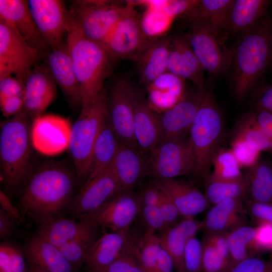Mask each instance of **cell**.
<instances>
[{"label":"cell","mask_w":272,"mask_h":272,"mask_svg":"<svg viewBox=\"0 0 272 272\" xmlns=\"http://www.w3.org/2000/svg\"><path fill=\"white\" fill-rule=\"evenodd\" d=\"M75 179L61 164L44 165L29 178L20 197V211L40 225L60 217L72 197Z\"/></svg>","instance_id":"cell-1"},{"label":"cell","mask_w":272,"mask_h":272,"mask_svg":"<svg viewBox=\"0 0 272 272\" xmlns=\"http://www.w3.org/2000/svg\"><path fill=\"white\" fill-rule=\"evenodd\" d=\"M271 28L272 21L266 15L241 34L231 53L232 86L238 100L249 95L271 61Z\"/></svg>","instance_id":"cell-2"},{"label":"cell","mask_w":272,"mask_h":272,"mask_svg":"<svg viewBox=\"0 0 272 272\" xmlns=\"http://www.w3.org/2000/svg\"><path fill=\"white\" fill-rule=\"evenodd\" d=\"M66 43L80 83L82 106L94 101L104 90V81L111 73L112 60L101 45L84 35L73 19Z\"/></svg>","instance_id":"cell-3"},{"label":"cell","mask_w":272,"mask_h":272,"mask_svg":"<svg viewBox=\"0 0 272 272\" xmlns=\"http://www.w3.org/2000/svg\"><path fill=\"white\" fill-rule=\"evenodd\" d=\"M32 121L23 109L1 125V166L3 180L9 187L18 186L26 176L32 147Z\"/></svg>","instance_id":"cell-4"},{"label":"cell","mask_w":272,"mask_h":272,"mask_svg":"<svg viewBox=\"0 0 272 272\" xmlns=\"http://www.w3.org/2000/svg\"><path fill=\"white\" fill-rule=\"evenodd\" d=\"M224 121L213 95L205 91L203 98L189 131V140L193 149L194 174L207 177L214 158L221 149Z\"/></svg>","instance_id":"cell-5"},{"label":"cell","mask_w":272,"mask_h":272,"mask_svg":"<svg viewBox=\"0 0 272 272\" xmlns=\"http://www.w3.org/2000/svg\"><path fill=\"white\" fill-rule=\"evenodd\" d=\"M107 118L108 97L104 89L94 101L82 106L72 125L68 150L78 181H86L88 177L93 148Z\"/></svg>","instance_id":"cell-6"},{"label":"cell","mask_w":272,"mask_h":272,"mask_svg":"<svg viewBox=\"0 0 272 272\" xmlns=\"http://www.w3.org/2000/svg\"><path fill=\"white\" fill-rule=\"evenodd\" d=\"M127 6V1L78 0L70 12L84 35L102 46Z\"/></svg>","instance_id":"cell-7"},{"label":"cell","mask_w":272,"mask_h":272,"mask_svg":"<svg viewBox=\"0 0 272 272\" xmlns=\"http://www.w3.org/2000/svg\"><path fill=\"white\" fill-rule=\"evenodd\" d=\"M127 1L125 12L102 46L112 61L137 62L151 40L142 28L133 1Z\"/></svg>","instance_id":"cell-8"},{"label":"cell","mask_w":272,"mask_h":272,"mask_svg":"<svg viewBox=\"0 0 272 272\" xmlns=\"http://www.w3.org/2000/svg\"><path fill=\"white\" fill-rule=\"evenodd\" d=\"M150 153L149 171L158 179L194 173L195 159L189 139L161 141Z\"/></svg>","instance_id":"cell-9"},{"label":"cell","mask_w":272,"mask_h":272,"mask_svg":"<svg viewBox=\"0 0 272 272\" xmlns=\"http://www.w3.org/2000/svg\"><path fill=\"white\" fill-rule=\"evenodd\" d=\"M39 52L13 27L0 20V78L14 75L25 84Z\"/></svg>","instance_id":"cell-10"},{"label":"cell","mask_w":272,"mask_h":272,"mask_svg":"<svg viewBox=\"0 0 272 272\" xmlns=\"http://www.w3.org/2000/svg\"><path fill=\"white\" fill-rule=\"evenodd\" d=\"M185 36L205 71L218 76L228 69L231 63V53L225 50L219 37L207 25L192 21Z\"/></svg>","instance_id":"cell-11"},{"label":"cell","mask_w":272,"mask_h":272,"mask_svg":"<svg viewBox=\"0 0 272 272\" xmlns=\"http://www.w3.org/2000/svg\"><path fill=\"white\" fill-rule=\"evenodd\" d=\"M28 6L36 26L51 49L63 42L72 21V17L61 1L29 0Z\"/></svg>","instance_id":"cell-12"},{"label":"cell","mask_w":272,"mask_h":272,"mask_svg":"<svg viewBox=\"0 0 272 272\" xmlns=\"http://www.w3.org/2000/svg\"><path fill=\"white\" fill-rule=\"evenodd\" d=\"M131 83L118 79L108 98V121L119 141L139 151L134 134V112L130 95Z\"/></svg>","instance_id":"cell-13"},{"label":"cell","mask_w":272,"mask_h":272,"mask_svg":"<svg viewBox=\"0 0 272 272\" xmlns=\"http://www.w3.org/2000/svg\"><path fill=\"white\" fill-rule=\"evenodd\" d=\"M139 196L129 191L122 192L107 201L97 210L81 216L98 228H106L112 232H128L141 211Z\"/></svg>","instance_id":"cell-14"},{"label":"cell","mask_w":272,"mask_h":272,"mask_svg":"<svg viewBox=\"0 0 272 272\" xmlns=\"http://www.w3.org/2000/svg\"><path fill=\"white\" fill-rule=\"evenodd\" d=\"M72 124L68 119L57 115L42 114L32 121V147L39 153L55 156L68 149Z\"/></svg>","instance_id":"cell-15"},{"label":"cell","mask_w":272,"mask_h":272,"mask_svg":"<svg viewBox=\"0 0 272 272\" xmlns=\"http://www.w3.org/2000/svg\"><path fill=\"white\" fill-rule=\"evenodd\" d=\"M122 192L110 166L103 173L86 181L72 203V213L81 216L91 213Z\"/></svg>","instance_id":"cell-16"},{"label":"cell","mask_w":272,"mask_h":272,"mask_svg":"<svg viewBox=\"0 0 272 272\" xmlns=\"http://www.w3.org/2000/svg\"><path fill=\"white\" fill-rule=\"evenodd\" d=\"M56 83L48 66H36L26 80L23 109L33 120L43 114L57 96Z\"/></svg>","instance_id":"cell-17"},{"label":"cell","mask_w":272,"mask_h":272,"mask_svg":"<svg viewBox=\"0 0 272 272\" xmlns=\"http://www.w3.org/2000/svg\"><path fill=\"white\" fill-rule=\"evenodd\" d=\"M205 90H199L185 98L174 107L159 114L163 141L184 139L189 131L202 101Z\"/></svg>","instance_id":"cell-18"},{"label":"cell","mask_w":272,"mask_h":272,"mask_svg":"<svg viewBox=\"0 0 272 272\" xmlns=\"http://www.w3.org/2000/svg\"><path fill=\"white\" fill-rule=\"evenodd\" d=\"M130 95L134 112V134L138 147L143 152H150L161 137L159 114L150 107L131 84Z\"/></svg>","instance_id":"cell-19"},{"label":"cell","mask_w":272,"mask_h":272,"mask_svg":"<svg viewBox=\"0 0 272 272\" xmlns=\"http://www.w3.org/2000/svg\"><path fill=\"white\" fill-rule=\"evenodd\" d=\"M0 20L13 27L30 46L39 52L49 46L36 26L28 1L0 0Z\"/></svg>","instance_id":"cell-20"},{"label":"cell","mask_w":272,"mask_h":272,"mask_svg":"<svg viewBox=\"0 0 272 272\" xmlns=\"http://www.w3.org/2000/svg\"><path fill=\"white\" fill-rule=\"evenodd\" d=\"M48 67L69 103L74 107H82L81 87L66 42L52 49L48 57Z\"/></svg>","instance_id":"cell-21"},{"label":"cell","mask_w":272,"mask_h":272,"mask_svg":"<svg viewBox=\"0 0 272 272\" xmlns=\"http://www.w3.org/2000/svg\"><path fill=\"white\" fill-rule=\"evenodd\" d=\"M167 72L188 80L199 90H203L205 70L185 35L171 37Z\"/></svg>","instance_id":"cell-22"},{"label":"cell","mask_w":272,"mask_h":272,"mask_svg":"<svg viewBox=\"0 0 272 272\" xmlns=\"http://www.w3.org/2000/svg\"><path fill=\"white\" fill-rule=\"evenodd\" d=\"M155 184L173 202L183 217H193L208 207L205 194L188 183L172 178L158 179Z\"/></svg>","instance_id":"cell-23"},{"label":"cell","mask_w":272,"mask_h":272,"mask_svg":"<svg viewBox=\"0 0 272 272\" xmlns=\"http://www.w3.org/2000/svg\"><path fill=\"white\" fill-rule=\"evenodd\" d=\"M128 233L111 231L97 238L85 263L89 272H100L115 261L130 243Z\"/></svg>","instance_id":"cell-24"},{"label":"cell","mask_w":272,"mask_h":272,"mask_svg":"<svg viewBox=\"0 0 272 272\" xmlns=\"http://www.w3.org/2000/svg\"><path fill=\"white\" fill-rule=\"evenodd\" d=\"M171 37L152 39L139 57L137 68L141 84L148 86L167 72Z\"/></svg>","instance_id":"cell-25"},{"label":"cell","mask_w":272,"mask_h":272,"mask_svg":"<svg viewBox=\"0 0 272 272\" xmlns=\"http://www.w3.org/2000/svg\"><path fill=\"white\" fill-rule=\"evenodd\" d=\"M97 228L85 220L58 217L40 225L38 235L59 248L74 240L96 234Z\"/></svg>","instance_id":"cell-26"},{"label":"cell","mask_w":272,"mask_h":272,"mask_svg":"<svg viewBox=\"0 0 272 272\" xmlns=\"http://www.w3.org/2000/svg\"><path fill=\"white\" fill-rule=\"evenodd\" d=\"M122 192L129 191L141 180L148 169L139 151L119 141L111 165Z\"/></svg>","instance_id":"cell-27"},{"label":"cell","mask_w":272,"mask_h":272,"mask_svg":"<svg viewBox=\"0 0 272 272\" xmlns=\"http://www.w3.org/2000/svg\"><path fill=\"white\" fill-rule=\"evenodd\" d=\"M26 255L28 261L45 272H76L58 247L38 235L28 243Z\"/></svg>","instance_id":"cell-28"},{"label":"cell","mask_w":272,"mask_h":272,"mask_svg":"<svg viewBox=\"0 0 272 272\" xmlns=\"http://www.w3.org/2000/svg\"><path fill=\"white\" fill-rule=\"evenodd\" d=\"M245 216L242 198H233L223 200L212 207L202 222L205 231L229 232L245 224Z\"/></svg>","instance_id":"cell-29"},{"label":"cell","mask_w":272,"mask_h":272,"mask_svg":"<svg viewBox=\"0 0 272 272\" xmlns=\"http://www.w3.org/2000/svg\"><path fill=\"white\" fill-rule=\"evenodd\" d=\"M267 0H234L226 28L233 34H242L254 27L265 16Z\"/></svg>","instance_id":"cell-30"},{"label":"cell","mask_w":272,"mask_h":272,"mask_svg":"<svg viewBox=\"0 0 272 272\" xmlns=\"http://www.w3.org/2000/svg\"><path fill=\"white\" fill-rule=\"evenodd\" d=\"M119 144V141L107 119L95 143L89 173L85 182L103 173L111 166Z\"/></svg>","instance_id":"cell-31"},{"label":"cell","mask_w":272,"mask_h":272,"mask_svg":"<svg viewBox=\"0 0 272 272\" xmlns=\"http://www.w3.org/2000/svg\"><path fill=\"white\" fill-rule=\"evenodd\" d=\"M243 180L251 201L272 203V164L268 161L260 158L247 169Z\"/></svg>","instance_id":"cell-32"},{"label":"cell","mask_w":272,"mask_h":272,"mask_svg":"<svg viewBox=\"0 0 272 272\" xmlns=\"http://www.w3.org/2000/svg\"><path fill=\"white\" fill-rule=\"evenodd\" d=\"M234 0H202L189 15L191 22L205 24L217 36L226 29Z\"/></svg>","instance_id":"cell-33"},{"label":"cell","mask_w":272,"mask_h":272,"mask_svg":"<svg viewBox=\"0 0 272 272\" xmlns=\"http://www.w3.org/2000/svg\"><path fill=\"white\" fill-rule=\"evenodd\" d=\"M195 236L190 229L180 221L162 231L160 236L162 247L171 256L177 272H185L184 251L187 240Z\"/></svg>","instance_id":"cell-34"},{"label":"cell","mask_w":272,"mask_h":272,"mask_svg":"<svg viewBox=\"0 0 272 272\" xmlns=\"http://www.w3.org/2000/svg\"><path fill=\"white\" fill-rule=\"evenodd\" d=\"M254 236L255 228L245 224L240 225L228 232V243L231 267L237 263L253 256L252 252L255 251Z\"/></svg>","instance_id":"cell-35"},{"label":"cell","mask_w":272,"mask_h":272,"mask_svg":"<svg viewBox=\"0 0 272 272\" xmlns=\"http://www.w3.org/2000/svg\"><path fill=\"white\" fill-rule=\"evenodd\" d=\"M233 140L245 141L260 152L272 151V140L258 127L253 112L245 114L238 120L233 132Z\"/></svg>","instance_id":"cell-36"},{"label":"cell","mask_w":272,"mask_h":272,"mask_svg":"<svg viewBox=\"0 0 272 272\" xmlns=\"http://www.w3.org/2000/svg\"><path fill=\"white\" fill-rule=\"evenodd\" d=\"M245 194L243 179L227 180L210 176L206 185L205 195L209 202L214 205L227 199L242 198Z\"/></svg>","instance_id":"cell-37"},{"label":"cell","mask_w":272,"mask_h":272,"mask_svg":"<svg viewBox=\"0 0 272 272\" xmlns=\"http://www.w3.org/2000/svg\"><path fill=\"white\" fill-rule=\"evenodd\" d=\"M211 176L222 180H237L243 179L241 168L231 150L221 149L214 158Z\"/></svg>","instance_id":"cell-38"},{"label":"cell","mask_w":272,"mask_h":272,"mask_svg":"<svg viewBox=\"0 0 272 272\" xmlns=\"http://www.w3.org/2000/svg\"><path fill=\"white\" fill-rule=\"evenodd\" d=\"M174 19L162 11L145 10L141 24L146 35L152 40L165 36Z\"/></svg>","instance_id":"cell-39"},{"label":"cell","mask_w":272,"mask_h":272,"mask_svg":"<svg viewBox=\"0 0 272 272\" xmlns=\"http://www.w3.org/2000/svg\"><path fill=\"white\" fill-rule=\"evenodd\" d=\"M97 238L95 234L74 240L59 247L76 272L85 263L89 250Z\"/></svg>","instance_id":"cell-40"},{"label":"cell","mask_w":272,"mask_h":272,"mask_svg":"<svg viewBox=\"0 0 272 272\" xmlns=\"http://www.w3.org/2000/svg\"><path fill=\"white\" fill-rule=\"evenodd\" d=\"M137 250L140 260L147 272H158L157 259L161 245L159 236L147 230Z\"/></svg>","instance_id":"cell-41"},{"label":"cell","mask_w":272,"mask_h":272,"mask_svg":"<svg viewBox=\"0 0 272 272\" xmlns=\"http://www.w3.org/2000/svg\"><path fill=\"white\" fill-rule=\"evenodd\" d=\"M202 272H226L231 266L230 259L224 255L203 235Z\"/></svg>","instance_id":"cell-42"},{"label":"cell","mask_w":272,"mask_h":272,"mask_svg":"<svg viewBox=\"0 0 272 272\" xmlns=\"http://www.w3.org/2000/svg\"><path fill=\"white\" fill-rule=\"evenodd\" d=\"M100 272H147L138 253L137 247L130 243L120 255Z\"/></svg>","instance_id":"cell-43"},{"label":"cell","mask_w":272,"mask_h":272,"mask_svg":"<svg viewBox=\"0 0 272 272\" xmlns=\"http://www.w3.org/2000/svg\"><path fill=\"white\" fill-rule=\"evenodd\" d=\"M184 80L179 76L167 72L149 85L147 89L169 92L181 99H184L186 95Z\"/></svg>","instance_id":"cell-44"},{"label":"cell","mask_w":272,"mask_h":272,"mask_svg":"<svg viewBox=\"0 0 272 272\" xmlns=\"http://www.w3.org/2000/svg\"><path fill=\"white\" fill-rule=\"evenodd\" d=\"M230 150L241 169L250 168L260 158L261 152L253 145L242 140H232Z\"/></svg>","instance_id":"cell-45"},{"label":"cell","mask_w":272,"mask_h":272,"mask_svg":"<svg viewBox=\"0 0 272 272\" xmlns=\"http://www.w3.org/2000/svg\"><path fill=\"white\" fill-rule=\"evenodd\" d=\"M185 272H202V246L196 235L189 238L184 251Z\"/></svg>","instance_id":"cell-46"},{"label":"cell","mask_w":272,"mask_h":272,"mask_svg":"<svg viewBox=\"0 0 272 272\" xmlns=\"http://www.w3.org/2000/svg\"><path fill=\"white\" fill-rule=\"evenodd\" d=\"M147 102L150 107L158 114L171 109L183 99L165 91L154 89H147Z\"/></svg>","instance_id":"cell-47"},{"label":"cell","mask_w":272,"mask_h":272,"mask_svg":"<svg viewBox=\"0 0 272 272\" xmlns=\"http://www.w3.org/2000/svg\"><path fill=\"white\" fill-rule=\"evenodd\" d=\"M226 272H272V261L252 256L234 264Z\"/></svg>","instance_id":"cell-48"},{"label":"cell","mask_w":272,"mask_h":272,"mask_svg":"<svg viewBox=\"0 0 272 272\" xmlns=\"http://www.w3.org/2000/svg\"><path fill=\"white\" fill-rule=\"evenodd\" d=\"M143 220L149 230L153 232L163 231L167 226L158 206H143L141 211Z\"/></svg>","instance_id":"cell-49"},{"label":"cell","mask_w":272,"mask_h":272,"mask_svg":"<svg viewBox=\"0 0 272 272\" xmlns=\"http://www.w3.org/2000/svg\"><path fill=\"white\" fill-rule=\"evenodd\" d=\"M25 84L12 75L0 78V100L20 96L24 97Z\"/></svg>","instance_id":"cell-50"},{"label":"cell","mask_w":272,"mask_h":272,"mask_svg":"<svg viewBox=\"0 0 272 272\" xmlns=\"http://www.w3.org/2000/svg\"><path fill=\"white\" fill-rule=\"evenodd\" d=\"M254 246L255 251L272 249V224L259 222L255 228Z\"/></svg>","instance_id":"cell-51"},{"label":"cell","mask_w":272,"mask_h":272,"mask_svg":"<svg viewBox=\"0 0 272 272\" xmlns=\"http://www.w3.org/2000/svg\"><path fill=\"white\" fill-rule=\"evenodd\" d=\"M200 1L168 0V3L163 11L175 19L183 14H190L198 5Z\"/></svg>","instance_id":"cell-52"},{"label":"cell","mask_w":272,"mask_h":272,"mask_svg":"<svg viewBox=\"0 0 272 272\" xmlns=\"http://www.w3.org/2000/svg\"><path fill=\"white\" fill-rule=\"evenodd\" d=\"M158 207L168 227L177 223L176 221L181 216L173 202L163 192Z\"/></svg>","instance_id":"cell-53"},{"label":"cell","mask_w":272,"mask_h":272,"mask_svg":"<svg viewBox=\"0 0 272 272\" xmlns=\"http://www.w3.org/2000/svg\"><path fill=\"white\" fill-rule=\"evenodd\" d=\"M249 213L254 219L259 222L272 224V203L250 201L248 203Z\"/></svg>","instance_id":"cell-54"},{"label":"cell","mask_w":272,"mask_h":272,"mask_svg":"<svg viewBox=\"0 0 272 272\" xmlns=\"http://www.w3.org/2000/svg\"><path fill=\"white\" fill-rule=\"evenodd\" d=\"M24 97L16 96L0 100L1 110L3 115L10 118L24 108Z\"/></svg>","instance_id":"cell-55"},{"label":"cell","mask_w":272,"mask_h":272,"mask_svg":"<svg viewBox=\"0 0 272 272\" xmlns=\"http://www.w3.org/2000/svg\"><path fill=\"white\" fill-rule=\"evenodd\" d=\"M27 269L22 251L10 244L9 272H27Z\"/></svg>","instance_id":"cell-56"},{"label":"cell","mask_w":272,"mask_h":272,"mask_svg":"<svg viewBox=\"0 0 272 272\" xmlns=\"http://www.w3.org/2000/svg\"><path fill=\"white\" fill-rule=\"evenodd\" d=\"M253 113L258 127L266 136L272 140V113L260 109H255Z\"/></svg>","instance_id":"cell-57"},{"label":"cell","mask_w":272,"mask_h":272,"mask_svg":"<svg viewBox=\"0 0 272 272\" xmlns=\"http://www.w3.org/2000/svg\"><path fill=\"white\" fill-rule=\"evenodd\" d=\"M18 224L15 219L7 213L2 208L0 209V238L7 240L14 234L16 224Z\"/></svg>","instance_id":"cell-58"},{"label":"cell","mask_w":272,"mask_h":272,"mask_svg":"<svg viewBox=\"0 0 272 272\" xmlns=\"http://www.w3.org/2000/svg\"><path fill=\"white\" fill-rule=\"evenodd\" d=\"M162 196V192L155 185L146 188L139 196L141 206H158Z\"/></svg>","instance_id":"cell-59"},{"label":"cell","mask_w":272,"mask_h":272,"mask_svg":"<svg viewBox=\"0 0 272 272\" xmlns=\"http://www.w3.org/2000/svg\"><path fill=\"white\" fill-rule=\"evenodd\" d=\"M254 106L255 109L263 110L272 113V85L266 87L257 94Z\"/></svg>","instance_id":"cell-60"},{"label":"cell","mask_w":272,"mask_h":272,"mask_svg":"<svg viewBox=\"0 0 272 272\" xmlns=\"http://www.w3.org/2000/svg\"><path fill=\"white\" fill-rule=\"evenodd\" d=\"M0 204L1 208L13 217L18 224L22 222L23 217L20 210L13 205L8 196L2 190H0Z\"/></svg>","instance_id":"cell-61"},{"label":"cell","mask_w":272,"mask_h":272,"mask_svg":"<svg viewBox=\"0 0 272 272\" xmlns=\"http://www.w3.org/2000/svg\"><path fill=\"white\" fill-rule=\"evenodd\" d=\"M157 268L158 272H173L174 269L171 256L162 246L158 256Z\"/></svg>","instance_id":"cell-62"},{"label":"cell","mask_w":272,"mask_h":272,"mask_svg":"<svg viewBox=\"0 0 272 272\" xmlns=\"http://www.w3.org/2000/svg\"><path fill=\"white\" fill-rule=\"evenodd\" d=\"M29 262V266L27 272H45L40 267L31 262Z\"/></svg>","instance_id":"cell-63"},{"label":"cell","mask_w":272,"mask_h":272,"mask_svg":"<svg viewBox=\"0 0 272 272\" xmlns=\"http://www.w3.org/2000/svg\"><path fill=\"white\" fill-rule=\"evenodd\" d=\"M271 61H272V28L271 32Z\"/></svg>","instance_id":"cell-64"}]
</instances>
